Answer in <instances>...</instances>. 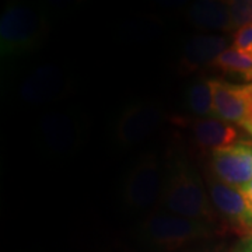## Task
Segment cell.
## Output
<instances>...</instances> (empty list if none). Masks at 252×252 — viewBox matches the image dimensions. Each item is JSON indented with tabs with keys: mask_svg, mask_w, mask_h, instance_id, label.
<instances>
[{
	"mask_svg": "<svg viewBox=\"0 0 252 252\" xmlns=\"http://www.w3.org/2000/svg\"><path fill=\"white\" fill-rule=\"evenodd\" d=\"M160 202H162L167 212L177 216L202 223H213L216 220V213L203 187L185 170H180L170 178Z\"/></svg>",
	"mask_w": 252,
	"mask_h": 252,
	"instance_id": "6da1fadb",
	"label": "cell"
},
{
	"mask_svg": "<svg viewBox=\"0 0 252 252\" xmlns=\"http://www.w3.org/2000/svg\"><path fill=\"white\" fill-rule=\"evenodd\" d=\"M45 21L35 10L24 4H9L0 18L1 52L17 55L35 48L44 36Z\"/></svg>",
	"mask_w": 252,
	"mask_h": 252,
	"instance_id": "7a4b0ae2",
	"label": "cell"
},
{
	"mask_svg": "<svg viewBox=\"0 0 252 252\" xmlns=\"http://www.w3.org/2000/svg\"><path fill=\"white\" fill-rule=\"evenodd\" d=\"M142 231L156 245L178 250L196 240L212 237L210 228L202 221L177 216L167 210H156L144 219Z\"/></svg>",
	"mask_w": 252,
	"mask_h": 252,
	"instance_id": "3957f363",
	"label": "cell"
},
{
	"mask_svg": "<svg viewBox=\"0 0 252 252\" xmlns=\"http://www.w3.org/2000/svg\"><path fill=\"white\" fill-rule=\"evenodd\" d=\"M162 172L154 154H147L129 171L124 187V199L130 207L146 209L162 198Z\"/></svg>",
	"mask_w": 252,
	"mask_h": 252,
	"instance_id": "277c9868",
	"label": "cell"
},
{
	"mask_svg": "<svg viewBox=\"0 0 252 252\" xmlns=\"http://www.w3.org/2000/svg\"><path fill=\"white\" fill-rule=\"evenodd\" d=\"M212 170L217 180L227 185L247 188L252 182V146L240 143L215 150Z\"/></svg>",
	"mask_w": 252,
	"mask_h": 252,
	"instance_id": "5b68a950",
	"label": "cell"
},
{
	"mask_svg": "<svg viewBox=\"0 0 252 252\" xmlns=\"http://www.w3.org/2000/svg\"><path fill=\"white\" fill-rule=\"evenodd\" d=\"M164 112L152 102L132 105L122 114L117 125V136L121 143L135 146L153 135L161 126Z\"/></svg>",
	"mask_w": 252,
	"mask_h": 252,
	"instance_id": "8992f818",
	"label": "cell"
},
{
	"mask_svg": "<svg viewBox=\"0 0 252 252\" xmlns=\"http://www.w3.org/2000/svg\"><path fill=\"white\" fill-rule=\"evenodd\" d=\"M209 195L212 205L219 213L231 220L243 231L252 234V207L244 189L213 180L209 185Z\"/></svg>",
	"mask_w": 252,
	"mask_h": 252,
	"instance_id": "52a82bcc",
	"label": "cell"
},
{
	"mask_svg": "<svg viewBox=\"0 0 252 252\" xmlns=\"http://www.w3.org/2000/svg\"><path fill=\"white\" fill-rule=\"evenodd\" d=\"M213 109L225 122L245 126L251 117L252 98L248 86H231L213 80Z\"/></svg>",
	"mask_w": 252,
	"mask_h": 252,
	"instance_id": "ba28073f",
	"label": "cell"
},
{
	"mask_svg": "<svg viewBox=\"0 0 252 252\" xmlns=\"http://www.w3.org/2000/svg\"><path fill=\"white\" fill-rule=\"evenodd\" d=\"M227 48L228 41L225 36L215 34L192 36L184 45L181 66L185 72H195L207 64H213Z\"/></svg>",
	"mask_w": 252,
	"mask_h": 252,
	"instance_id": "9c48e42d",
	"label": "cell"
},
{
	"mask_svg": "<svg viewBox=\"0 0 252 252\" xmlns=\"http://www.w3.org/2000/svg\"><path fill=\"white\" fill-rule=\"evenodd\" d=\"M192 132L196 143L205 150H219L228 146H233L237 142V129L223 119L205 118L196 119L192 124Z\"/></svg>",
	"mask_w": 252,
	"mask_h": 252,
	"instance_id": "30bf717a",
	"label": "cell"
},
{
	"mask_svg": "<svg viewBox=\"0 0 252 252\" xmlns=\"http://www.w3.org/2000/svg\"><path fill=\"white\" fill-rule=\"evenodd\" d=\"M190 23L202 31H231L228 1L199 0L190 6L188 13Z\"/></svg>",
	"mask_w": 252,
	"mask_h": 252,
	"instance_id": "8fae6325",
	"label": "cell"
},
{
	"mask_svg": "<svg viewBox=\"0 0 252 252\" xmlns=\"http://www.w3.org/2000/svg\"><path fill=\"white\" fill-rule=\"evenodd\" d=\"M62 89V73L54 66H42L23 84L21 97L28 102H45L58 97Z\"/></svg>",
	"mask_w": 252,
	"mask_h": 252,
	"instance_id": "7c38bea8",
	"label": "cell"
},
{
	"mask_svg": "<svg viewBox=\"0 0 252 252\" xmlns=\"http://www.w3.org/2000/svg\"><path fill=\"white\" fill-rule=\"evenodd\" d=\"M190 109L200 117L215 112L213 109V80H202L195 83L188 93Z\"/></svg>",
	"mask_w": 252,
	"mask_h": 252,
	"instance_id": "4fadbf2b",
	"label": "cell"
},
{
	"mask_svg": "<svg viewBox=\"0 0 252 252\" xmlns=\"http://www.w3.org/2000/svg\"><path fill=\"white\" fill-rule=\"evenodd\" d=\"M212 66L224 73H244L245 76L252 72V59L231 45L217 58Z\"/></svg>",
	"mask_w": 252,
	"mask_h": 252,
	"instance_id": "5bb4252c",
	"label": "cell"
},
{
	"mask_svg": "<svg viewBox=\"0 0 252 252\" xmlns=\"http://www.w3.org/2000/svg\"><path fill=\"white\" fill-rule=\"evenodd\" d=\"M228 6L233 30L252 24V0H233Z\"/></svg>",
	"mask_w": 252,
	"mask_h": 252,
	"instance_id": "9a60e30c",
	"label": "cell"
},
{
	"mask_svg": "<svg viewBox=\"0 0 252 252\" xmlns=\"http://www.w3.org/2000/svg\"><path fill=\"white\" fill-rule=\"evenodd\" d=\"M252 45V24L245 26V27L238 28L234 32V41L233 46L237 48L238 51H247Z\"/></svg>",
	"mask_w": 252,
	"mask_h": 252,
	"instance_id": "2e32d148",
	"label": "cell"
},
{
	"mask_svg": "<svg viewBox=\"0 0 252 252\" xmlns=\"http://www.w3.org/2000/svg\"><path fill=\"white\" fill-rule=\"evenodd\" d=\"M198 252H235V251L234 250L227 248V247L220 245V247H213V248H207V250H203V251H198Z\"/></svg>",
	"mask_w": 252,
	"mask_h": 252,
	"instance_id": "e0dca14e",
	"label": "cell"
},
{
	"mask_svg": "<svg viewBox=\"0 0 252 252\" xmlns=\"http://www.w3.org/2000/svg\"><path fill=\"white\" fill-rule=\"evenodd\" d=\"M244 192H245V195H247V199H248V202H250V205L252 207V182L247 187V188H244Z\"/></svg>",
	"mask_w": 252,
	"mask_h": 252,
	"instance_id": "ac0fdd59",
	"label": "cell"
},
{
	"mask_svg": "<svg viewBox=\"0 0 252 252\" xmlns=\"http://www.w3.org/2000/svg\"><path fill=\"white\" fill-rule=\"evenodd\" d=\"M243 54H244V55H247V56H248L250 59H252V45L250 46V48H248L247 51H244Z\"/></svg>",
	"mask_w": 252,
	"mask_h": 252,
	"instance_id": "d6986e66",
	"label": "cell"
},
{
	"mask_svg": "<svg viewBox=\"0 0 252 252\" xmlns=\"http://www.w3.org/2000/svg\"><path fill=\"white\" fill-rule=\"evenodd\" d=\"M240 252H252V243H250L245 248H243Z\"/></svg>",
	"mask_w": 252,
	"mask_h": 252,
	"instance_id": "ffe728a7",
	"label": "cell"
},
{
	"mask_svg": "<svg viewBox=\"0 0 252 252\" xmlns=\"http://www.w3.org/2000/svg\"><path fill=\"white\" fill-rule=\"evenodd\" d=\"M245 79L248 81H252V72L248 73V74H245Z\"/></svg>",
	"mask_w": 252,
	"mask_h": 252,
	"instance_id": "44dd1931",
	"label": "cell"
}]
</instances>
